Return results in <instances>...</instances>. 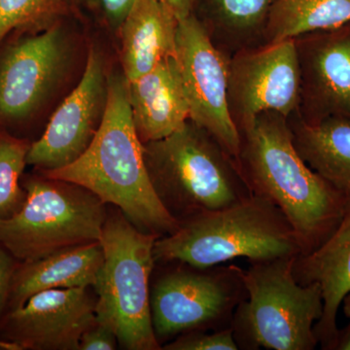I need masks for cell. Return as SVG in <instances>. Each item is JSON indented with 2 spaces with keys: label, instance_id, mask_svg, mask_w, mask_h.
Instances as JSON below:
<instances>
[{
  "label": "cell",
  "instance_id": "1",
  "mask_svg": "<svg viewBox=\"0 0 350 350\" xmlns=\"http://www.w3.org/2000/svg\"><path fill=\"white\" fill-rule=\"evenodd\" d=\"M239 137V167L251 192L282 211L301 254L317 250L342 220L350 192L332 185L304 162L288 118L280 113H262Z\"/></svg>",
  "mask_w": 350,
  "mask_h": 350
},
{
  "label": "cell",
  "instance_id": "2",
  "mask_svg": "<svg viewBox=\"0 0 350 350\" xmlns=\"http://www.w3.org/2000/svg\"><path fill=\"white\" fill-rule=\"evenodd\" d=\"M42 174L88 189L105 204L116 206L138 229L159 238L179 227L152 187L124 75L108 76L107 110L87 150L63 169Z\"/></svg>",
  "mask_w": 350,
  "mask_h": 350
},
{
  "label": "cell",
  "instance_id": "3",
  "mask_svg": "<svg viewBox=\"0 0 350 350\" xmlns=\"http://www.w3.org/2000/svg\"><path fill=\"white\" fill-rule=\"evenodd\" d=\"M152 187L179 224L253 195L236 159L190 119L169 137L144 144Z\"/></svg>",
  "mask_w": 350,
  "mask_h": 350
},
{
  "label": "cell",
  "instance_id": "4",
  "mask_svg": "<svg viewBox=\"0 0 350 350\" xmlns=\"http://www.w3.org/2000/svg\"><path fill=\"white\" fill-rule=\"evenodd\" d=\"M293 228L278 206L260 196L188 219L157 239L156 262L178 261L206 268L246 258L250 262L298 256Z\"/></svg>",
  "mask_w": 350,
  "mask_h": 350
},
{
  "label": "cell",
  "instance_id": "5",
  "mask_svg": "<svg viewBox=\"0 0 350 350\" xmlns=\"http://www.w3.org/2000/svg\"><path fill=\"white\" fill-rule=\"evenodd\" d=\"M296 256L250 262L243 271L247 297L232 321L239 349L313 350L315 323L323 314L317 283L303 285L293 273Z\"/></svg>",
  "mask_w": 350,
  "mask_h": 350
},
{
  "label": "cell",
  "instance_id": "6",
  "mask_svg": "<svg viewBox=\"0 0 350 350\" xmlns=\"http://www.w3.org/2000/svg\"><path fill=\"white\" fill-rule=\"evenodd\" d=\"M158 238L138 229L119 209L108 214L103 226L100 243L105 259L94 285L96 320L109 327L126 349H162L150 305Z\"/></svg>",
  "mask_w": 350,
  "mask_h": 350
},
{
  "label": "cell",
  "instance_id": "7",
  "mask_svg": "<svg viewBox=\"0 0 350 350\" xmlns=\"http://www.w3.org/2000/svg\"><path fill=\"white\" fill-rule=\"evenodd\" d=\"M24 204L0 220V246L22 262L38 261L100 241L108 213L105 202L72 182L31 177Z\"/></svg>",
  "mask_w": 350,
  "mask_h": 350
},
{
  "label": "cell",
  "instance_id": "8",
  "mask_svg": "<svg viewBox=\"0 0 350 350\" xmlns=\"http://www.w3.org/2000/svg\"><path fill=\"white\" fill-rule=\"evenodd\" d=\"M151 282L152 324L159 342L195 330L232 326L247 297L243 269L236 264L199 268L178 261Z\"/></svg>",
  "mask_w": 350,
  "mask_h": 350
},
{
  "label": "cell",
  "instance_id": "9",
  "mask_svg": "<svg viewBox=\"0 0 350 350\" xmlns=\"http://www.w3.org/2000/svg\"><path fill=\"white\" fill-rule=\"evenodd\" d=\"M300 101V70L293 39L245 48L229 57L228 103L239 133L264 112L289 118Z\"/></svg>",
  "mask_w": 350,
  "mask_h": 350
},
{
  "label": "cell",
  "instance_id": "10",
  "mask_svg": "<svg viewBox=\"0 0 350 350\" xmlns=\"http://www.w3.org/2000/svg\"><path fill=\"white\" fill-rule=\"evenodd\" d=\"M177 59L190 120L208 131L238 162L241 137L228 103V62L197 14L179 20Z\"/></svg>",
  "mask_w": 350,
  "mask_h": 350
},
{
  "label": "cell",
  "instance_id": "11",
  "mask_svg": "<svg viewBox=\"0 0 350 350\" xmlns=\"http://www.w3.org/2000/svg\"><path fill=\"white\" fill-rule=\"evenodd\" d=\"M70 57L68 34L57 25L8 46L0 56V121H23L42 107Z\"/></svg>",
  "mask_w": 350,
  "mask_h": 350
},
{
  "label": "cell",
  "instance_id": "12",
  "mask_svg": "<svg viewBox=\"0 0 350 350\" xmlns=\"http://www.w3.org/2000/svg\"><path fill=\"white\" fill-rule=\"evenodd\" d=\"M107 98L105 59L100 51L91 48L79 84L51 117L42 137L29 145L27 165L51 172L75 162L96 137Z\"/></svg>",
  "mask_w": 350,
  "mask_h": 350
},
{
  "label": "cell",
  "instance_id": "13",
  "mask_svg": "<svg viewBox=\"0 0 350 350\" xmlns=\"http://www.w3.org/2000/svg\"><path fill=\"white\" fill-rule=\"evenodd\" d=\"M96 320L89 287L46 290L11 308L3 331L7 342L19 349L76 350Z\"/></svg>",
  "mask_w": 350,
  "mask_h": 350
},
{
  "label": "cell",
  "instance_id": "14",
  "mask_svg": "<svg viewBox=\"0 0 350 350\" xmlns=\"http://www.w3.org/2000/svg\"><path fill=\"white\" fill-rule=\"evenodd\" d=\"M300 70L296 113L306 123L350 119V34L312 32L294 38Z\"/></svg>",
  "mask_w": 350,
  "mask_h": 350
},
{
  "label": "cell",
  "instance_id": "15",
  "mask_svg": "<svg viewBox=\"0 0 350 350\" xmlns=\"http://www.w3.org/2000/svg\"><path fill=\"white\" fill-rule=\"evenodd\" d=\"M293 273L300 284L319 285L323 314L313 330L321 349L333 350L338 333V312L350 292V194L337 228L317 250L295 258Z\"/></svg>",
  "mask_w": 350,
  "mask_h": 350
},
{
  "label": "cell",
  "instance_id": "16",
  "mask_svg": "<svg viewBox=\"0 0 350 350\" xmlns=\"http://www.w3.org/2000/svg\"><path fill=\"white\" fill-rule=\"evenodd\" d=\"M128 96L142 144L169 137L190 119L177 57L165 59L146 75L128 82Z\"/></svg>",
  "mask_w": 350,
  "mask_h": 350
},
{
  "label": "cell",
  "instance_id": "17",
  "mask_svg": "<svg viewBox=\"0 0 350 350\" xmlns=\"http://www.w3.org/2000/svg\"><path fill=\"white\" fill-rule=\"evenodd\" d=\"M178 18L159 0H137L119 27L121 61L126 81L177 57Z\"/></svg>",
  "mask_w": 350,
  "mask_h": 350
},
{
  "label": "cell",
  "instance_id": "18",
  "mask_svg": "<svg viewBox=\"0 0 350 350\" xmlns=\"http://www.w3.org/2000/svg\"><path fill=\"white\" fill-rule=\"evenodd\" d=\"M100 241L59 251L38 261L22 262L14 273L8 303L17 308L39 292L94 287L103 264Z\"/></svg>",
  "mask_w": 350,
  "mask_h": 350
},
{
  "label": "cell",
  "instance_id": "19",
  "mask_svg": "<svg viewBox=\"0 0 350 350\" xmlns=\"http://www.w3.org/2000/svg\"><path fill=\"white\" fill-rule=\"evenodd\" d=\"M288 122L304 162L332 185L350 192V119L330 116L310 124L294 113Z\"/></svg>",
  "mask_w": 350,
  "mask_h": 350
},
{
  "label": "cell",
  "instance_id": "20",
  "mask_svg": "<svg viewBox=\"0 0 350 350\" xmlns=\"http://www.w3.org/2000/svg\"><path fill=\"white\" fill-rule=\"evenodd\" d=\"M276 0H196V10L214 44L227 57L262 45Z\"/></svg>",
  "mask_w": 350,
  "mask_h": 350
},
{
  "label": "cell",
  "instance_id": "21",
  "mask_svg": "<svg viewBox=\"0 0 350 350\" xmlns=\"http://www.w3.org/2000/svg\"><path fill=\"white\" fill-rule=\"evenodd\" d=\"M350 24V0H276L265 27L262 44L333 31Z\"/></svg>",
  "mask_w": 350,
  "mask_h": 350
},
{
  "label": "cell",
  "instance_id": "22",
  "mask_svg": "<svg viewBox=\"0 0 350 350\" xmlns=\"http://www.w3.org/2000/svg\"><path fill=\"white\" fill-rule=\"evenodd\" d=\"M70 0H0V42L12 31L56 25Z\"/></svg>",
  "mask_w": 350,
  "mask_h": 350
},
{
  "label": "cell",
  "instance_id": "23",
  "mask_svg": "<svg viewBox=\"0 0 350 350\" xmlns=\"http://www.w3.org/2000/svg\"><path fill=\"white\" fill-rule=\"evenodd\" d=\"M29 148L22 140L0 135V220L10 217L24 204L27 194L20 179Z\"/></svg>",
  "mask_w": 350,
  "mask_h": 350
},
{
  "label": "cell",
  "instance_id": "24",
  "mask_svg": "<svg viewBox=\"0 0 350 350\" xmlns=\"http://www.w3.org/2000/svg\"><path fill=\"white\" fill-rule=\"evenodd\" d=\"M165 350H238L232 327L223 330H195L177 336L167 344Z\"/></svg>",
  "mask_w": 350,
  "mask_h": 350
},
{
  "label": "cell",
  "instance_id": "25",
  "mask_svg": "<svg viewBox=\"0 0 350 350\" xmlns=\"http://www.w3.org/2000/svg\"><path fill=\"white\" fill-rule=\"evenodd\" d=\"M100 14L112 29L118 31L137 0H81Z\"/></svg>",
  "mask_w": 350,
  "mask_h": 350
},
{
  "label": "cell",
  "instance_id": "26",
  "mask_svg": "<svg viewBox=\"0 0 350 350\" xmlns=\"http://www.w3.org/2000/svg\"><path fill=\"white\" fill-rule=\"evenodd\" d=\"M117 340L114 332L98 320L83 334L80 350H113L116 349Z\"/></svg>",
  "mask_w": 350,
  "mask_h": 350
},
{
  "label": "cell",
  "instance_id": "27",
  "mask_svg": "<svg viewBox=\"0 0 350 350\" xmlns=\"http://www.w3.org/2000/svg\"><path fill=\"white\" fill-rule=\"evenodd\" d=\"M8 251L0 246V315L8 303L11 283L17 266Z\"/></svg>",
  "mask_w": 350,
  "mask_h": 350
},
{
  "label": "cell",
  "instance_id": "28",
  "mask_svg": "<svg viewBox=\"0 0 350 350\" xmlns=\"http://www.w3.org/2000/svg\"><path fill=\"white\" fill-rule=\"evenodd\" d=\"M169 7L178 20L188 17L196 10V0H159Z\"/></svg>",
  "mask_w": 350,
  "mask_h": 350
},
{
  "label": "cell",
  "instance_id": "29",
  "mask_svg": "<svg viewBox=\"0 0 350 350\" xmlns=\"http://www.w3.org/2000/svg\"><path fill=\"white\" fill-rule=\"evenodd\" d=\"M333 350H350V322L342 330H338Z\"/></svg>",
  "mask_w": 350,
  "mask_h": 350
},
{
  "label": "cell",
  "instance_id": "30",
  "mask_svg": "<svg viewBox=\"0 0 350 350\" xmlns=\"http://www.w3.org/2000/svg\"><path fill=\"white\" fill-rule=\"evenodd\" d=\"M342 306L345 317L350 319V292L345 297Z\"/></svg>",
  "mask_w": 350,
  "mask_h": 350
},
{
  "label": "cell",
  "instance_id": "31",
  "mask_svg": "<svg viewBox=\"0 0 350 350\" xmlns=\"http://www.w3.org/2000/svg\"><path fill=\"white\" fill-rule=\"evenodd\" d=\"M2 345H3V342H2V340H0V347H1Z\"/></svg>",
  "mask_w": 350,
  "mask_h": 350
}]
</instances>
